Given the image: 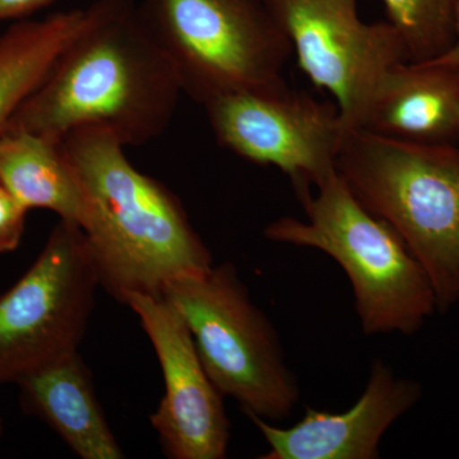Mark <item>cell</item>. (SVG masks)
<instances>
[{
  "instance_id": "7c38bea8",
  "label": "cell",
  "mask_w": 459,
  "mask_h": 459,
  "mask_svg": "<svg viewBox=\"0 0 459 459\" xmlns=\"http://www.w3.org/2000/svg\"><path fill=\"white\" fill-rule=\"evenodd\" d=\"M360 129L392 140L459 144V68L428 62L392 66Z\"/></svg>"
},
{
  "instance_id": "d6986e66",
  "label": "cell",
  "mask_w": 459,
  "mask_h": 459,
  "mask_svg": "<svg viewBox=\"0 0 459 459\" xmlns=\"http://www.w3.org/2000/svg\"><path fill=\"white\" fill-rule=\"evenodd\" d=\"M453 27H455V40H453L451 48L442 56L429 60L428 63L459 68V0H455V8H453Z\"/></svg>"
},
{
  "instance_id": "277c9868",
  "label": "cell",
  "mask_w": 459,
  "mask_h": 459,
  "mask_svg": "<svg viewBox=\"0 0 459 459\" xmlns=\"http://www.w3.org/2000/svg\"><path fill=\"white\" fill-rule=\"evenodd\" d=\"M298 193L307 220L281 217L264 229L273 243L331 256L351 283L367 336H412L437 312L431 281L400 235L371 213L336 174Z\"/></svg>"
},
{
  "instance_id": "2e32d148",
  "label": "cell",
  "mask_w": 459,
  "mask_h": 459,
  "mask_svg": "<svg viewBox=\"0 0 459 459\" xmlns=\"http://www.w3.org/2000/svg\"><path fill=\"white\" fill-rule=\"evenodd\" d=\"M388 22L404 42L410 62L442 56L455 40V0H382Z\"/></svg>"
},
{
  "instance_id": "6da1fadb",
  "label": "cell",
  "mask_w": 459,
  "mask_h": 459,
  "mask_svg": "<svg viewBox=\"0 0 459 459\" xmlns=\"http://www.w3.org/2000/svg\"><path fill=\"white\" fill-rule=\"evenodd\" d=\"M183 90L133 0H96L86 22L5 131L62 141L80 128L110 133L124 147L164 134ZM4 131V132H5Z\"/></svg>"
},
{
  "instance_id": "30bf717a",
  "label": "cell",
  "mask_w": 459,
  "mask_h": 459,
  "mask_svg": "<svg viewBox=\"0 0 459 459\" xmlns=\"http://www.w3.org/2000/svg\"><path fill=\"white\" fill-rule=\"evenodd\" d=\"M126 304L140 319L159 359L165 394L151 425L172 459H223L230 421L223 395L199 358L178 310L161 295L134 294Z\"/></svg>"
},
{
  "instance_id": "9c48e42d",
  "label": "cell",
  "mask_w": 459,
  "mask_h": 459,
  "mask_svg": "<svg viewBox=\"0 0 459 459\" xmlns=\"http://www.w3.org/2000/svg\"><path fill=\"white\" fill-rule=\"evenodd\" d=\"M265 2L289 36L301 71L336 100L343 132L360 129L386 72L410 62L400 33L388 21H361L359 0Z\"/></svg>"
},
{
  "instance_id": "8992f818",
  "label": "cell",
  "mask_w": 459,
  "mask_h": 459,
  "mask_svg": "<svg viewBox=\"0 0 459 459\" xmlns=\"http://www.w3.org/2000/svg\"><path fill=\"white\" fill-rule=\"evenodd\" d=\"M140 11L181 90L202 107L228 93L285 83L294 51L265 0H143Z\"/></svg>"
},
{
  "instance_id": "3957f363",
  "label": "cell",
  "mask_w": 459,
  "mask_h": 459,
  "mask_svg": "<svg viewBox=\"0 0 459 459\" xmlns=\"http://www.w3.org/2000/svg\"><path fill=\"white\" fill-rule=\"evenodd\" d=\"M337 174L421 263L437 312L459 304V144L343 132Z\"/></svg>"
},
{
  "instance_id": "4fadbf2b",
  "label": "cell",
  "mask_w": 459,
  "mask_h": 459,
  "mask_svg": "<svg viewBox=\"0 0 459 459\" xmlns=\"http://www.w3.org/2000/svg\"><path fill=\"white\" fill-rule=\"evenodd\" d=\"M16 385L23 410L49 425L78 457L124 458L80 352L27 374Z\"/></svg>"
},
{
  "instance_id": "9a60e30c",
  "label": "cell",
  "mask_w": 459,
  "mask_h": 459,
  "mask_svg": "<svg viewBox=\"0 0 459 459\" xmlns=\"http://www.w3.org/2000/svg\"><path fill=\"white\" fill-rule=\"evenodd\" d=\"M87 18V8L13 23L0 35V134L40 87Z\"/></svg>"
},
{
  "instance_id": "e0dca14e",
  "label": "cell",
  "mask_w": 459,
  "mask_h": 459,
  "mask_svg": "<svg viewBox=\"0 0 459 459\" xmlns=\"http://www.w3.org/2000/svg\"><path fill=\"white\" fill-rule=\"evenodd\" d=\"M27 212L29 211L0 181V255L13 252L20 247L25 232Z\"/></svg>"
},
{
  "instance_id": "52a82bcc",
  "label": "cell",
  "mask_w": 459,
  "mask_h": 459,
  "mask_svg": "<svg viewBox=\"0 0 459 459\" xmlns=\"http://www.w3.org/2000/svg\"><path fill=\"white\" fill-rule=\"evenodd\" d=\"M100 286L82 229L59 220L31 267L0 296V385L77 352Z\"/></svg>"
},
{
  "instance_id": "ac0fdd59",
  "label": "cell",
  "mask_w": 459,
  "mask_h": 459,
  "mask_svg": "<svg viewBox=\"0 0 459 459\" xmlns=\"http://www.w3.org/2000/svg\"><path fill=\"white\" fill-rule=\"evenodd\" d=\"M53 0H0V22L23 20L33 12L47 7Z\"/></svg>"
},
{
  "instance_id": "ffe728a7",
  "label": "cell",
  "mask_w": 459,
  "mask_h": 459,
  "mask_svg": "<svg viewBox=\"0 0 459 459\" xmlns=\"http://www.w3.org/2000/svg\"><path fill=\"white\" fill-rule=\"evenodd\" d=\"M3 435V421L2 419H0V437H2Z\"/></svg>"
},
{
  "instance_id": "5b68a950",
  "label": "cell",
  "mask_w": 459,
  "mask_h": 459,
  "mask_svg": "<svg viewBox=\"0 0 459 459\" xmlns=\"http://www.w3.org/2000/svg\"><path fill=\"white\" fill-rule=\"evenodd\" d=\"M186 322L205 371L223 397L271 422L291 416L300 386L262 309L234 265H213L171 283L162 295Z\"/></svg>"
},
{
  "instance_id": "ba28073f",
  "label": "cell",
  "mask_w": 459,
  "mask_h": 459,
  "mask_svg": "<svg viewBox=\"0 0 459 459\" xmlns=\"http://www.w3.org/2000/svg\"><path fill=\"white\" fill-rule=\"evenodd\" d=\"M217 142L263 166L280 169L295 192L318 188L337 174L343 137L336 104L290 89L241 91L204 105Z\"/></svg>"
},
{
  "instance_id": "7a4b0ae2",
  "label": "cell",
  "mask_w": 459,
  "mask_h": 459,
  "mask_svg": "<svg viewBox=\"0 0 459 459\" xmlns=\"http://www.w3.org/2000/svg\"><path fill=\"white\" fill-rule=\"evenodd\" d=\"M62 143L82 199L80 228L108 294L123 304L134 294L162 295L213 267L179 198L138 170L110 133L75 129Z\"/></svg>"
},
{
  "instance_id": "5bb4252c",
  "label": "cell",
  "mask_w": 459,
  "mask_h": 459,
  "mask_svg": "<svg viewBox=\"0 0 459 459\" xmlns=\"http://www.w3.org/2000/svg\"><path fill=\"white\" fill-rule=\"evenodd\" d=\"M0 181L27 211H51L80 226L82 199L62 141L21 129L3 132Z\"/></svg>"
},
{
  "instance_id": "8fae6325",
  "label": "cell",
  "mask_w": 459,
  "mask_h": 459,
  "mask_svg": "<svg viewBox=\"0 0 459 459\" xmlns=\"http://www.w3.org/2000/svg\"><path fill=\"white\" fill-rule=\"evenodd\" d=\"M421 397L419 382L398 377L388 362L376 359L360 398L344 412L307 409L289 428L247 418L268 443L261 459H377L386 431Z\"/></svg>"
}]
</instances>
